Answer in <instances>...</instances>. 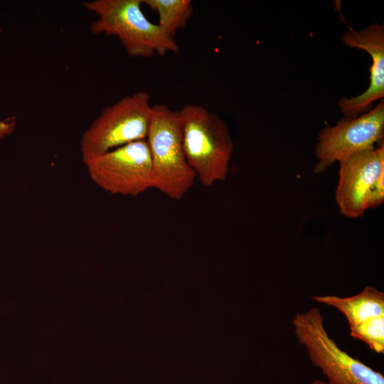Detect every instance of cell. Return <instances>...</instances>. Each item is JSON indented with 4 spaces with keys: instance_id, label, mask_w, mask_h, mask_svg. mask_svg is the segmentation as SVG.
Instances as JSON below:
<instances>
[{
    "instance_id": "277c9868",
    "label": "cell",
    "mask_w": 384,
    "mask_h": 384,
    "mask_svg": "<svg viewBox=\"0 0 384 384\" xmlns=\"http://www.w3.org/2000/svg\"><path fill=\"white\" fill-rule=\"evenodd\" d=\"M294 332L310 361L329 384H384V376L341 350L328 334L321 309L311 307L292 319Z\"/></svg>"
},
{
    "instance_id": "5bb4252c",
    "label": "cell",
    "mask_w": 384,
    "mask_h": 384,
    "mask_svg": "<svg viewBox=\"0 0 384 384\" xmlns=\"http://www.w3.org/2000/svg\"><path fill=\"white\" fill-rule=\"evenodd\" d=\"M16 119L14 117L7 118L0 122V139L13 132L16 127Z\"/></svg>"
},
{
    "instance_id": "7a4b0ae2",
    "label": "cell",
    "mask_w": 384,
    "mask_h": 384,
    "mask_svg": "<svg viewBox=\"0 0 384 384\" xmlns=\"http://www.w3.org/2000/svg\"><path fill=\"white\" fill-rule=\"evenodd\" d=\"M178 112L183 151L196 177L207 187L225 181L234 146L227 123L199 105Z\"/></svg>"
},
{
    "instance_id": "9a60e30c",
    "label": "cell",
    "mask_w": 384,
    "mask_h": 384,
    "mask_svg": "<svg viewBox=\"0 0 384 384\" xmlns=\"http://www.w3.org/2000/svg\"><path fill=\"white\" fill-rule=\"evenodd\" d=\"M310 384H329L328 382H324L321 380H313Z\"/></svg>"
},
{
    "instance_id": "52a82bcc",
    "label": "cell",
    "mask_w": 384,
    "mask_h": 384,
    "mask_svg": "<svg viewBox=\"0 0 384 384\" xmlns=\"http://www.w3.org/2000/svg\"><path fill=\"white\" fill-rule=\"evenodd\" d=\"M384 100L353 118H343L334 126H325L315 146L316 163L313 171L319 174L336 161L383 142Z\"/></svg>"
},
{
    "instance_id": "6da1fadb",
    "label": "cell",
    "mask_w": 384,
    "mask_h": 384,
    "mask_svg": "<svg viewBox=\"0 0 384 384\" xmlns=\"http://www.w3.org/2000/svg\"><path fill=\"white\" fill-rule=\"evenodd\" d=\"M142 0H93L84 7L97 18L90 26L94 34L116 36L127 53L134 58H151L155 54L178 53L174 37L145 16Z\"/></svg>"
},
{
    "instance_id": "30bf717a",
    "label": "cell",
    "mask_w": 384,
    "mask_h": 384,
    "mask_svg": "<svg viewBox=\"0 0 384 384\" xmlns=\"http://www.w3.org/2000/svg\"><path fill=\"white\" fill-rule=\"evenodd\" d=\"M311 299L336 308L344 315L349 328L368 319L384 316V293L371 285H366L360 293L351 297L314 295Z\"/></svg>"
},
{
    "instance_id": "5b68a950",
    "label": "cell",
    "mask_w": 384,
    "mask_h": 384,
    "mask_svg": "<svg viewBox=\"0 0 384 384\" xmlns=\"http://www.w3.org/2000/svg\"><path fill=\"white\" fill-rule=\"evenodd\" d=\"M153 114L146 91H139L106 107L84 132L80 139L82 161L125 144L146 139Z\"/></svg>"
},
{
    "instance_id": "3957f363",
    "label": "cell",
    "mask_w": 384,
    "mask_h": 384,
    "mask_svg": "<svg viewBox=\"0 0 384 384\" xmlns=\"http://www.w3.org/2000/svg\"><path fill=\"white\" fill-rule=\"evenodd\" d=\"M153 172V188L173 200L181 199L193 186L196 177L183 147L178 111L166 105H153L148 135Z\"/></svg>"
},
{
    "instance_id": "9c48e42d",
    "label": "cell",
    "mask_w": 384,
    "mask_h": 384,
    "mask_svg": "<svg viewBox=\"0 0 384 384\" xmlns=\"http://www.w3.org/2000/svg\"><path fill=\"white\" fill-rule=\"evenodd\" d=\"M341 41L346 46L367 52L371 57L370 82L361 94L341 98L338 106L345 118H353L366 112L372 103L384 97V26L374 23L356 31H346Z\"/></svg>"
},
{
    "instance_id": "8992f818",
    "label": "cell",
    "mask_w": 384,
    "mask_h": 384,
    "mask_svg": "<svg viewBox=\"0 0 384 384\" xmlns=\"http://www.w3.org/2000/svg\"><path fill=\"white\" fill-rule=\"evenodd\" d=\"M91 179L112 194L137 196L153 188V172L146 139L109 151L85 164Z\"/></svg>"
},
{
    "instance_id": "4fadbf2b",
    "label": "cell",
    "mask_w": 384,
    "mask_h": 384,
    "mask_svg": "<svg viewBox=\"0 0 384 384\" xmlns=\"http://www.w3.org/2000/svg\"><path fill=\"white\" fill-rule=\"evenodd\" d=\"M384 202V171L370 188L366 196V208H375Z\"/></svg>"
},
{
    "instance_id": "8fae6325",
    "label": "cell",
    "mask_w": 384,
    "mask_h": 384,
    "mask_svg": "<svg viewBox=\"0 0 384 384\" xmlns=\"http://www.w3.org/2000/svg\"><path fill=\"white\" fill-rule=\"evenodd\" d=\"M142 4L157 13V24L174 37L178 30L186 26L193 14L190 0H142Z\"/></svg>"
},
{
    "instance_id": "7c38bea8",
    "label": "cell",
    "mask_w": 384,
    "mask_h": 384,
    "mask_svg": "<svg viewBox=\"0 0 384 384\" xmlns=\"http://www.w3.org/2000/svg\"><path fill=\"white\" fill-rule=\"evenodd\" d=\"M351 336L366 343L378 353H384V316L368 319L350 328Z\"/></svg>"
},
{
    "instance_id": "ba28073f",
    "label": "cell",
    "mask_w": 384,
    "mask_h": 384,
    "mask_svg": "<svg viewBox=\"0 0 384 384\" xmlns=\"http://www.w3.org/2000/svg\"><path fill=\"white\" fill-rule=\"evenodd\" d=\"M335 201L340 213L348 218L362 216L366 196L384 171V144L354 153L339 162Z\"/></svg>"
}]
</instances>
